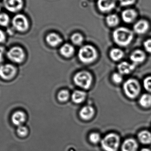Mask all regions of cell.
Listing matches in <instances>:
<instances>
[{"mask_svg":"<svg viewBox=\"0 0 151 151\" xmlns=\"http://www.w3.org/2000/svg\"><path fill=\"white\" fill-rule=\"evenodd\" d=\"M122 17L124 22L127 23H131L136 18V12L132 9L125 10L122 12Z\"/></svg>","mask_w":151,"mask_h":151,"instance_id":"cell-17","label":"cell"},{"mask_svg":"<svg viewBox=\"0 0 151 151\" xmlns=\"http://www.w3.org/2000/svg\"><path fill=\"white\" fill-rule=\"evenodd\" d=\"M116 1V0H98V7L102 12H108L115 7Z\"/></svg>","mask_w":151,"mask_h":151,"instance_id":"cell-10","label":"cell"},{"mask_svg":"<svg viewBox=\"0 0 151 151\" xmlns=\"http://www.w3.org/2000/svg\"><path fill=\"white\" fill-rule=\"evenodd\" d=\"M60 53L65 57H70L74 54V47L70 44L68 43L65 44L61 47Z\"/></svg>","mask_w":151,"mask_h":151,"instance_id":"cell-20","label":"cell"},{"mask_svg":"<svg viewBox=\"0 0 151 151\" xmlns=\"http://www.w3.org/2000/svg\"><path fill=\"white\" fill-rule=\"evenodd\" d=\"M12 24L17 31L24 32L29 27V22L27 18L24 14H17L12 19Z\"/></svg>","mask_w":151,"mask_h":151,"instance_id":"cell-6","label":"cell"},{"mask_svg":"<svg viewBox=\"0 0 151 151\" xmlns=\"http://www.w3.org/2000/svg\"><path fill=\"white\" fill-rule=\"evenodd\" d=\"M126 95L129 98L134 99L138 96L141 91V87L138 81L135 79H129L123 85Z\"/></svg>","mask_w":151,"mask_h":151,"instance_id":"cell-4","label":"cell"},{"mask_svg":"<svg viewBox=\"0 0 151 151\" xmlns=\"http://www.w3.org/2000/svg\"><path fill=\"white\" fill-rule=\"evenodd\" d=\"M145 54L141 50H135L130 56V59L133 62V64L136 65L142 63L145 60Z\"/></svg>","mask_w":151,"mask_h":151,"instance_id":"cell-16","label":"cell"},{"mask_svg":"<svg viewBox=\"0 0 151 151\" xmlns=\"http://www.w3.org/2000/svg\"><path fill=\"white\" fill-rule=\"evenodd\" d=\"M86 96V93L84 91L76 90L73 93L72 99L73 101L76 104H80L84 101Z\"/></svg>","mask_w":151,"mask_h":151,"instance_id":"cell-21","label":"cell"},{"mask_svg":"<svg viewBox=\"0 0 151 151\" xmlns=\"http://www.w3.org/2000/svg\"><path fill=\"white\" fill-rule=\"evenodd\" d=\"M138 145L135 140L129 138L125 140L122 146V151H137Z\"/></svg>","mask_w":151,"mask_h":151,"instance_id":"cell-12","label":"cell"},{"mask_svg":"<svg viewBox=\"0 0 151 151\" xmlns=\"http://www.w3.org/2000/svg\"><path fill=\"white\" fill-rule=\"evenodd\" d=\"M95 111L90 106H86L82 107L80 111V117L84 120H89L94 116Z\"/></svg>","mask_w":151,"mask_h":151,"instance_id":"cell-11","label":"cell"},{"mask_svg":"<svg viewBox=\"0 0 151 151\" xmlns=\"http://www.w3.org/2000/svg\"><path fill=\"white\" fill-rule=\"evenodd\" d=\"M47 42L52 47H56L61 44L63 40L60 36L55 33H51L46 37Z\"/></svg>","mask_w":151,"mask_h":151,"instance_id":"cell-15","label":"cell"},{"mask_svg":"<svg viewBox=\"0 0 151 151\" xmlns=\"http://www.w3.org/2000/svg\"><path fill=\"white\" fill-rule=\"evenodd\" d=\"M6 39V36L4 32L0 29V43L4 42Z\"/></svg>","mask_w":151,"mask_h":151,"instance_id":"cell-34","label":"cell"},{"mask_svg":"<svg viewBox=\"0 0 151 151\" xmlns=\"http://www.w3.org/2000/svg\"><path fill=\"white\" fill-rule=\"evenodd\" d=\"M10 21L9 16L7 13H0V26L6 27L9 24Z\"/></svg>","mask_w":151,"mask_h":151,"instance_id":"cell-25","label":"cell"},{"mask_svg":"<svg viewBox=\"0 0 151 151\" xmlns=\"http://www.w3.org/2000/svg\"><path fill=\"white\" fill-rule=\"evenodd\" d=\"M138 138L143 144H150L151 143V133L147 130L141 131L138 134Z\"/></svg>","mask_w":151,"mask_h":151,"instance_id":"cell-19","label":"cell"},{"mask_svg":"<svg viewBox=\"0 0 151 151\" xmlns=\"http://www.w3.org/2000/svg\"><path fill=\"white\" fill-rule=\"evenodd\" d=\"M16 68L11 64H5L0 66V76L4 80H10L16 74Z\"/></svg>","mask_w":151,"mask_h":151,"instance_id":"cell-9","label":"cell"},{"mask_svg":"<svg viewBox=\"0 0 151 151\" xmlns=\"http://www.w3.org/2000/svg\"><path fill=\"white\" fill-rule=\"evenodd\" d=\"M144 86L146 90L151 92V76H148L145 79Z\"/></svg>","mask_w":151,"mask_h":151,"instance_id":"cell-30","label":"cell"},{"mask_svg":"<svg viewBox=\"0 0 151 151\" xmlns=\"http://www.w3.org/2000/svg\"><path fill=\"white\" fill-rule=\"evenodd\" d=\"M119 18L115 14L108 15L106 18V22L107 25L111 27L116 26L119 23Z\"/></svg>","mask_w":151,"mask_h":151,"instance_id":"cell-24","label":"cell"},{"mask_svg":"<svg viewBox=\"0 0 151 151\" xmlns=\"http://www.w3.org/2000/svg\"><path fill=\"white\" fill-rule=\"evenodd\" d=\"M72 42L74 44L80 45L82 43L83 40V38L82 35L78 33L73 34L71 37Z\"/></svg>","mask_w":151,"mask_h":151,"instance_id":"cell-26","label":"cell"},{"mask_svg":"<svg viewBox=\"0 0 151 151\" xmlns=\"http://www.w3.org/2000/svg\"><path fill=\"white\" fill-rule=\"evenodd\" d=\"M23 0H3L2 4L8 11L12 13L19 12L24 7Z\"/></svg>","mask_w":151,"mask_h":151,"instance_id":"cell-8","label":"cell"},{"mask_svg":"<svg viewBox=\"0 0 151 151\" xmlns=\"http://www.w3.org/2000/svg\"><path fill=\"white\" fill-rule=\"evenodd\" d=\"M114 42L120 46H127L133 39V32L129 29L124 27H120L114 30L113 34Z\"/></svg>","mask_w":151,"mask_h":151,"instance_id":"cell-1","label":"cell"},{"mask_svg":"<svg viewBox=\"0 0 151 151\" xmlns=\"http://www.w3.org/2000/svg\"><path fill=\"white\" fill-rule=\"evenodd\" d=\"M97 56L96 50L91 45H85L82 47L78 53L79 59L84 63H90L94 62Z\"/></svg>","mask_w":151,"mask_h":151,"instance_id":"cell-3","label":"cell"},{"mask_svg":"<svg viewBox=\"0 0 151 151\" xmlns=\"http://www.w3.org/2000/svg\"><path fill=\"white\" fill-rule=\"evenodd\" d=\"M26 119V117L24 113L21 111H17L15 112L12 115V121L15 126L19 127L22 126L25 121Z\"/></svg>","mask_w":151,"mask_h":151,"instance_id":"cell-13","label":"cell"},{"mask_svg":"<svg viewBox=\"0 0 151 151\" xmlns=\"http://www.w3.org/2000/svg\"><path fill=\"white\" fill-rule=\"evenodd\" d=\"M141 151H151V150H149V149H146V148H145V149H142Z\"/></svg>","mask_w":151,"mask_h":151,"instance_id":"cell-36","label":"cell"},{"mask_svg":"<svg viewBox=\"0 0 151 151\" xmlns=\"http://www.w3.org/2000/svg\"><path fill=\"white\" fill-rule=\"evenodd\" d=\"M110 57L114 61H118L121 59L124 56V53L121 50L118 48L113 49L110 52Z\"/></svg>","mask_w":151,"mask_h":151,"instance_id":"cell-22","label":"cell"},{"mask_svg":"<svg viewBox=\"0 0 151 151\" xmlns=\"http://www.w3.org/2000/svg\"><path fill=\"white\" fill-rule=\"evenodd\" d=\"M73 80L77 86L85 89H88L91 86L93 80L92 76L89 73L81 71L76 74Z\"/></svg>","mask_w":151,"mask_h":151,"instance_id":"cell-5","label":"cell"},{"mask_svg":"<svg viewBox=\"0 0 151 151\" xmlns=\"http://www.w3.org/2000/svg\"><path fill=\"white\" fill-rule=\"evenodd\" d=\"M140 105L145 108H148L151 106V95L145 94L141 96L139 100Z\"/></svg>","mask_w":151,"mask_h":151,"instance_id":"cell-23","label":"cell"},{"mask_svg":"<svg viewBox=\"0 0 151 151\" xmlns=\"http://www.w3.org/2000/svg\"><path fill=\"white\" fill-rule=\"evenodd\" d=\"M122 6H128L133 4L136 0H119Z\"/></svg>","mask_w":151,"mask_h":151,"instance_id":"cell-33","label":"cell"},{"mask_svg":"<svg viewBox=\"0 0 151 151\" xmlns=\"http://www.w3.org/2000/svg\"><path fill=\"white\" fill-rule=\"evenodd\" d=\"M113 81L116 83H119L123 80L122 76L120 73H114L113 74L112 77Z\"/></svg>","mask_w":151,"mask_h":151,"instance_id":"cell-31","label":"cell"},{"mask_svg":"<svg viewBox=\"0 0 151 151\" xmlns=\"http://www.w3.org/2000/svg\"><path fill=\"white\" fill-rule=\"evenodd\" d=\"M17 133L18 135L20 137H25L27 136L28 134V129L24 126H19L18 127L17 129Z\"/></svg>","mask_w":151,"mask_h":151,"instance_id":"cell-29","label":"cell"},{"mask_svg":"<svg viewBox=\"0 0 151 151\" xmlns=\"http://www.w3.org/2000/svg\"><path fill=\"white\" fill-rule=\"evenodd\" d=\"M148 22L145 20L142 19L137 22L134 25V31L138 34H143L146 32L149 29Z\"/></svg>","mask_w":151,"mask_h":151,"instance_id":"cell-14","label":"cell"},{"mask_svg":"<svg viewBox=\"0 0 151 151\" xmlns=\"http://www.w3.org/2000/svg\"><path fill=\"white\" fill-rule=\"evenodd\" d=\"M120 144L119 137L115 133L106 134L101 141V146L105 151H117Z\"/></svg>","mask_w":151,"mask_h":151,"instance_id":"cell-2","label":"cell"},{"mask_svg":"<svg viewBox=\"0 0 151 151\" xmlns=\"http://www.w3.org/2000/svg\"><path fill=\"white\" fill-rule=\"evenodd\" d=\"M144 46L147 52L151 53V40L150 39L147 40L145 42Z\"/></svg>","mask_w":151,"mask_h":151,"instance_id":"cell-32","label":"cell"},{"mask_svg":"<svg viewBox=\"0 0 151 151\" xmlns=\"http://www.w3.org/2000/svg\"><path fill=\"white\" fill-rule=\"evenodd\" d=\"M2 8V4L0 2V12H1V10Z\"/></svg>","mask_w":151,"mask_h":151,"instance_id":"cell-37","label":"cell"},{"mask_svg":"<svg viewBox=\"0 0 151 151\" xmlns=\"http://www.w3.org/2000/svg\"><path fill=\"white\" fill-rule=\"evenodd\" d=\"M70 97V93L67 90H63L59 91L58 95V98L59 101L65 102L69 99Z\"/></svg>","mask_w":151,"mask_h":151,"instance_id":"cell-27","label":"cell"},{"mask_svg":"<svg viewBox=\"0 0 151 151\" xmlns=\"http://www.w3.org/2000/svg\"><path fill=\"white\" fill-rule=\"evenodd\" d=\"M7 56L13 63H21L24 61L25 55L24 50L19 47H13L7 53Z\"/></svg>","mask_w":151,"mask_h":151,"instance_id":"cell-7","label":"cell"},{"mask_svg":"<svg viewBox=\"0 0 151 151\" xmlns=\"http://www.w3.org/2000/svg\"><path fill=\"white\" fill-rule=\"evenodd\" d=\"M89 139L91 142L94 144H97L102 140L100 134L96 132L91 133L89 137Z\"/></svg>","mask_w":151,"mask_h":151,"instance_id":"cell-28","label":"cell"},{"mask_svg":"<svg viewBox=\"0 0 151 151\" xmlns=\"http://www.w3.org/2000/svg\"><path fill=\"white\" fill-rule=\"evenodd\" d=\"M3 60V54L2 52H0V63L2 62Z\"/></svg>","mask_w":151,"mask_h":151,"instance_id":"cell-35","label":"cell"},{"mask_svg":"<svg viewBox=\"0 0 151 151\" xmlns=\"http://www.w3.org/2000/svg\"><path fill=\"white\" fill-rule=\"evenodd\" d=\"M135 65L130 64L126 62L121 63L118 65V70L121 74H127L134 69Z\"/></svg>","mask_w":151,"mask_h":151,"instance_id":"cell-18","label":"cell"}]
</instances>
